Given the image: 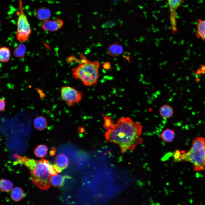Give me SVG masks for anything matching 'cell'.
I'll list each match as a JSON object with an SVG mask.
<instances>
[{
    "label": "cell",
    "instance_id": "6da1fadb",
    "mask_svg": "<svg viewBox=\"0 0 205 205\" xmlns=\"http://www.w3.org/2000/svg\"><path fill=\"white\" fill-rule=\"evenodd\" d=\"M142 125L138 122H134L128 117L119 118L113 127L107 130L105 134L109 142L118 144L122 153L127 150H132L143 141L141 137Z\"/></svg>",
    "mask_w": 205,
    "mask_h": 205
},
{
    "label": "cell",
    "instance_id": "7a4b0ae2",
    "mask_svg": "<svg viewBox=\"0 0 205 205\" xmlns=\"http://www.w3.org/2000/svg\"><path fill=\"white\" fill-rule=\"evenodd\" d=\"M14 157L19 163L23 164L29 170L31 180L37 187L44 190L50 188V177L58 172L48 160L44 159L35 160L17 154L14 155Z\"/></svg>",
    "mask_w": 205,
    "mask_h": 205
},
{
    "label": "cell",
    "instance_id": "3957f363",
    "mask_svg": "<svg viewBox=\"0 0 205 205\" xmlns=\"http://www.w3.org/2000/svg\"><path fill=\"white\" fill-rule=\"evenodd\" d=\"M80 58L79 64L72 69L73 77L80 80L86 86H95L99 78V62L88 60L82 54H80Z\"/></svg>",
    "mask_w": 205,
    "mask_h": 205
},
{
    "label": "cell",
    "instance_id": "277c9868",
    "mask_svg": "<svg viewBox=\"0 0 205 205\" xmlns=\"http://www.w3.org/2000/svg\"><path fill=\"white\" fill-rule=\"evenodd\" d=\"M180 161L192 163L196 171L203 170L205 168V138L200 136L194 138L188 151H180Z\"/></svg>",
    "mask_w": 205,
    "mask_h": 205
},
{
    "label": "cell",
    "instance_id": "5b68a950",
    "mask_svg": "<svg viewBox=\"0 0 205 205\" xmlns=\"http://www.w3.org/2000/svg\"><path fill=\"white\" fill-rule=\"evenodd\" d=\"M19 1V11L17 13L19 17L17 21L16 36L19 41L24 42L29 38L31 33L32 29L24 12L21 0Z\"/></svg>",
    "mask_w": 205,
    "mask_h": 205
},
{
    "label": "cell",
    "instance_id": "8992f818",
    "mask_svg": "<svg viewBox=\"0 0 205 205\" xmlns=\"http://www.w3.org/2000/svg\"><path fill=\"white\" fill-rule=\"evenodd\" d=\"M61 95L62 99L69 106H73L79 102L83 94L82 92L74 87L69 86H63L61 89Z\"/></svg>",
    "mask_w": 205,
    "mask_h": 205
},
{
    "label": "cell",
    "instance_id": "52a82bcc",
    "mask_svg": "<svg viewBox=\"0 0 205 205\" xmlns=\"http://www.w3.org/2000/svg\"><path fill=\"white\" fill-rule=\"evenodd\" d=\"M183 0H167L169 11V19L172 32L175 34L177 32V11L181 6Z\"/></svg>",
    "mask_w": 205,
    "mask_h": 205
},
{
    "label": "cell",
    "instance_id": "ba28073f",
    "mask_svg": "<svg viewBox=\"0 0 205 205\" xmlns=\"http://www.w3.org/2000/svg\"><path fill=\"white\" fill-rule=\"evenodd\" d=\"M63 24L62 20L57 19L54 20H47L44 21L42 28L45 30L56 31L62 28Z\"/></svg>",
    "mask_w": 205,
    "mask_h": 205
},
{
    "label": "cell",
    "instance_id": "9c48e42d",
    "mask_svg": "<svg viewBox=\"0 0 205 205\" xmlns=\"http://www.w3.org/2000/svg\"><path fill=\"white\" fill-rule=\"evenodd\" d=\"M69 163L67 157L63 154H60L55 157L53 165L57 171L60 173L67 167Z\"/></svg>",
    "mask_w": 205,
    "mask_h": 205
},
{
    "label": "cell",
    "instance_id": "30bf717a",
    "mask_svg": "<svg viewBox=\"0 0 205 205\" xmlns=\"http://www.w3.org/2000/svg\"><path fill=\"white\" fill-rule=\"evenodd\" d=\"M123 48L120 44L115 43L110 45L108 49V54L112 57H117L123 52Z\"/></svg>",
    "mask_w": 205,
    "mask_h": 205
},
{
    "label": "cell",
    "instance_id": "8fae6325",
    "mask_svg": "<svg viewBox=\"0 0 205 205\" xmlns=\"http://www.w3.org/2000/svg\"><path fill=\"white\" fill-rule=\"evenodd\" d=\"M196 25V36L198 38L205 40V20L198 19Z\"/></svg>",
    "mask_w": 205,
    "mask_h": 205
},
{
    "label": "cell",
    "instance_id": "7c38bea8",
    "mask_svg": "<svg viewBox=\"0 0 205 205\" xmlns=\"http://www.w3.org/2000/svg\"><path fill=\"white\" fill-rule=\"evenodd\" d=\"M51 15V11L49 9L45 7L38 9L36 11V16L40 20L45 21L48 20Z\"/></svg>",
    "mask_w": 205,
    "mask_h": 205
},
{
    "label": "cell",
    "instance_id": "4fadbf2b",
    "mask_svg": "<svg viewBox=\"0 0 205 205\" xmlns=\"http://www.w3.org/2000/svg\"><path fill=\"white\" fill-rule=\"evenodd\" d=\"M33 124L34 128L36 130L42 131L46 128L47 126L48 122L44 117L39 116L34 119Z\"/></svg>",
    "mask_w": 205,
    "mask_h": 205
},
{
    "label": "cell",
    "instance_id": "5bb4252c",
    "mask_svg": "<svg viewBox=\"0 0 205 205\" xmlns=\"http://www.w3.org/2000/svg\"><path fill=\"white\" fill-rule=\"evenodd\" d=\"M25 194L22 188L19 187H15L11 190L10 196L14 201L18 202L22 199Z\"/></svg>",
    "mask_w": 205,
    "mask_h": 205
},
{
    "label": "cell",
    "instance_id": "9a60e30c",
    "mask_svg": "<svg viewBox=\"0 0 205 205\" xmlns=\"http://www.w3.org/2000/svg\"><path fill=\"white\" fill-rule=\"evenodd\" d=\"M160 116L163 118H168L171 117L173 114V108L170 105L164 104L159 109Z\"/></svg>",
    "mask_w": 205,
    "mask_h": 205
},
{
    "label": "cell",
    "instance_id": "2e32d148",
    "mask_svg": "<svg viewBox=\"0 0 205 205\" xmlns=\"http://www.w3.org/2000/svg\"><path fill=\"white\" fill-rule=\"evenodd\" d=\"M65 177L58 174L52 175L50 179L51 184L55 187H60L63 184Z\"/></svg>",
    "mask_w": 205,
    "mask_h": 205
},
{
    "label": "cell",
    "instance_id": "e0dca14e",
    "mask_svg": "<svg viewBox=\"0 0 205 205\" xmlns=\"http://www.w3.org/2000/svg\"><path fill=\"white\" fill-rule=\"evenodd\" d=\"M161 136L164 141L167 142H171L175 138V133L173 130L167 128L162 133Z\"/></svg>",
    "mask_w": 205,
    "mask_h": 205
},
{
    "label": "cell",
    "instance_id": "ac0fdd59",
    "mask_svg": "<svg viewBox=\"0 0 205 205\" xmlns=\"http://www.w3.org/2000/svg\"><path fill=\"white\" fill-rule=\"evenodd\" d=\"M11 56L9 49L6 47H2L0 49V61L4 63L9 60Z\"/></svg>",
    "mask_w": 205,
    "mask_h": 205
},
{
    "label": "cell",
    "instance_id": "d6986e66",
    "mask_svg": "<svg viewBox=\"0 0 205 205\" xmlns=\"http://www.w3.org/2000/svg\"><path fill=\"white\" fill-rule=\"evenodd\" d=\"M48 151V149L46 145L40 144L35 149L34 153L36 157L39 158H42L46 155Z\"/></svg>",
    "mask_w": 205,
    "mask_h": 205
},
{
    "label": "cell",
    "instance_id": "ffe728a7",
    "mask_svg": "<svg viewBox=\"0 0 205 205\" xmlns=\"http://www.w3.org/2000/svg\"><path fill=\"white\" fill-rule=\"evenodd\" d=\"M13 186V183L9 180L4 179L0 180V189L3 192H9L12 190Z\"/></svg>",
    "mask_w": 205,
    "mask_h": 205
},
{
    "label": "cell",
    "instance_id": "44dd1931",
    "mask_svg": "<svg viewBox=\"0 0 205 205\" xmlns=\"http://www.w3.org/2000/svg\"><path fill=\"white\" fill-rule=\"evenodd\" d=\"M26 50V47L24 44H19L14 50V54L17 57L22 58L25 54Z\"/></svg>",
    "mask_w": 205,
    "mask_h": 205
},
{
    "label": "cell",
    "instance_id": "7402d4cb",
    "mask_svg": "<svg viewBox=\"0 0 205 205\" xmlns=\"http://www.w3.org/2000/svg\"><path fill=\"white\" fill-rule=\"evenodd\" d=\"M102 116L104 121V123L103 125L104 128L107 130L112 128L114 124L112 117L104 114H102Z\"/></svg>",
    "mask_w": 205,
    "mask_h": 205
},
{
    "label": "cell",
    "instance_id": "603a6c76",
    "mask_svg": "<svg viewBox=\"0 0 205 205\" xmlns=\"http://www.w3.org/2000/svg\"><path fill=\"white\" fill-rule=\"evenodd\" d=\"M180 155V151L179 150L175 151L173 154L174 160L175 162L179 161Z\"/></svg>",
    "mask_w": 205,
    "mask_h": 205
},
{
    "label": "cell",
    "instance_id": "cb8c5ba5",
    "mask_svg": "<svg viewBox=\"0 0 205 205\" xmlns=\"http://www.w3.org/2000/svg\"><path fill=\"white\" fill-rule=\"evenodd\" d=\"M1 111H4L5 106V101L2 99L1 98L0 100Z\"/></svg>",
    "mask_w": 205,
    "mask_h": 205
},
{
    "label": "cell",
    "instance_id": "d4e9b609",
    "mask_svg": "<svg viewBox=\"0 0 205 205\" xmlns=\"http://www.w3.org/2000/svg\"><path fill=\"white\" fill-rule=\"evenodd\" d=\"M102 67L104 69L106 70L110 69L111 68V64L109 62H106L104 63Z\"/></svg>",
    "mask_w": 205,
    "mask_h": 205
},
{
    "label": "cell",
    "instance_id": "484cf974",
    "mask_svg": "<svg viewBox=\"0 0 205 205\" xmlns=\"http://www.w3.org/2000/svg\"><path fill=\"white\" fill-rule=\"evenodd\" d=\"M56 151V148L54 147H53L50 151V155L51 156H54L55 154Z\"/></svg>",
    "mask_w": 205,
    "mask_h": 205
},
{
    "label": "cell",
    "instance_id": "4316f807",
    "mask_svg": "<svg viewBox=\"0 0 205 205\" xmlns=\"http://www.w3.org/2000/svg\"><path fill=\"white\" fill-rule=\"evenodd\" d=\"M74 57L73 56L69 57L67 59V61L70 63H72L74 59Z\"/></svg>",
    "mask_w": 205,
    "mask_h": 205
},
{
    "label": "cell",
    "instance_id": "83f0119b",
    "mask_svg": "<svg viewBox=\"0 0 205 205\" xmlns=\"http://www.w3.org/2000/svg\"><path fill=\"white\" fill-rule=\"evenodd\" d=\"M37 91L39 93L40 97L41 98H43L45 97V94L42 91H41V90L39 89H38V90L37 89Z\"/></svg>",
    "mask_w": 205,
    "mask_h": 205
},
{
    "label": "cell",
    "instance_id": "f1b7e54d",
    "mask_svg": "<svg viewBox=\"0 0 205 205\" xmlns=\"http://www.w3.org/2000/svg\"><path fill=\"white\" fill-rule=\"evenodd\" d=\"M124 58L128 62H130V56L129 55H125L124 56Z\"/></svg>",
    "mask_w": 205,
    "mask_h": 205
}]
</instances>
